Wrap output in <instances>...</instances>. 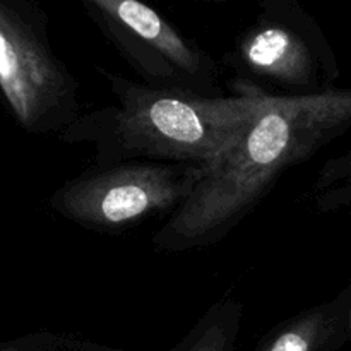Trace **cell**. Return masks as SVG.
<instances>
[{"mask_svg":"<svg viewBox=\"0 0 351 351\" xmlns=\"http://www.w3.org/2000/svg\"><path fill=\"white\" fill-rule=\"evenodd\" d=\"M351 129V89L266 99L239 139L204 168L187 201L154 233L158 252L182 254L225 240L291 168Z\"/></svg>","mask_w":351,"mask_h":351,"instance_id":"6da1fadb","label":"cell"},{"mask_svg":"<svg viewBox=\"0 0 351 351\" xmlns=\"http://www.w3.org/2000/svg\"><path fill=\"white\" fill-rule=\"evenodd\" d=\"M81 5L141 84L201 98L228 96L221 64L156 9L139 0H81Z\"/></svg>","mask_w":351,"mask_h":351,"instance_id":"5b68a950","label":"cell"},{"mask_svg":"<svg viewBox=\"0 0 351 351\" xmlns=\"http://www.w3.org/2000/svg\"><path fill=\"white\" fill-rule=\"evenodd\" d=\"M202 173L201 167L165 161L93 165L55 192L51 208L81 228L119 235L151 218H170Z\"/></svg>","mask_w":351,"mask_h":351,"instance_id":"277c9868","label":"cell"},{"mask_svg":"<svg viewBox=\"0 0 351 351\" xmlns=\"http://www.w3.org/2000/svg\"><path fill=\"white\" fill-rule=\"evenodd\" d=\"M348 336L351 338V300H350V307H348Z\"/></svg>","mask_w":351,"mask_h":351,"instance_id":"30bf717a","label":"cell"},{"mask_svg":"<svg viewBox=\"0 0 351 351\" xmlns=\"http://www.w3.org/2000/svg\"><path fill=\"white\" fill-rule=\"evenodd\" d=\"M243 304L232 291L213 302L170 351H239Z\"/></svg>","mask_w":351,"mask_h":351,"instance_id":"52a82bcc","label":"cell"},{"mask_svg":"<svg viewBox=\"0 0 351 351\" xmlns=\"http://www.w3.org/2000/svg\"><path fill=\"white\" fill-rule=\"evenodd\" d=\"M88 351H170V348H168V350H129V348H117V346L103 345V343L93 341V339H91Z\"/></svg>","mask_w":351,"mask_h":351,"instance_id":"9c48e42d","label":"cell"},{"mask_svg":"<svg viewBox=\"0 0 351 351\" xmlns=\"http://www.w3.org/2000/svg\"><path fill=\"white\" fill-rule=\"evenodd\" d=\"M95 71L108 82L115 103L84 112L58 137L89 144L96 167L144 160L206 168L239 139L266 101L161 91L99 64Z\"/></svg>","mask_w":351,"mask_h":351,"instance_id":"7a4b0ae2","label":"cell"},{"mask_svg":"<svg viewBox=\"0 0 351 351\" xmlns=\"http://www.w3.org/2000/svg\"><path fill=\"white\" fill-rule=\"evenodd\" d=\"M315 213H332L351 206V147L326 161L312 185Z\"/></svg>","mask_w":351,"mask_h":351,"instance_id":"ba28073f","label":"cell"},{"mask_svg":"<svg viewBox=\"0 0 351 351\" xmlns=\"http://www.w3.org/2000/svg\"><path fill=\"white\" fill-rule=\"evenodd\" d=\"M351 287L335 300L308 307L271 328L254 351H336L348 336Z\"/></svg>","mask_w":351,"mask_h":351,"instance_id":"8992f818","label":"cell"},{"mask_svg":"<svg viewBox=\"0 0 351 351\" xmlns=\"http://www.w3.org/2000/svg\"><path fill=\"white\" fill-rule=\"evenodd\" d=\"M230 95L239 98H308L332 91L336 53L315 17L297 0H266L223 55Z\"/></svg>","mask_w":351,"mask_h":351,"instance_id":"3957f363","label":"cell"}]
</instances>
